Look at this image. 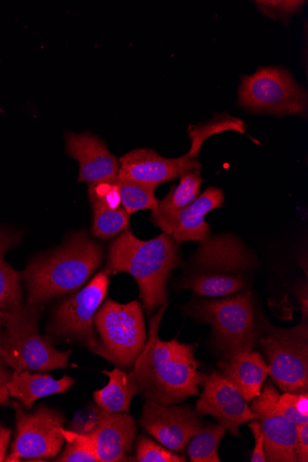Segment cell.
<instances>
[{
    "label": "cell",
    "instance_id": "cell-1",
    "mask_svg": "<svg viewBox=\"0 0 308 462\" xmlns=\"http://www.w3.org/2000/svg\"><path fill=\"white\" fill-rule=\"evenodd\" d=\"M167 304L162 306L149 323V337L136 359L134 372L139 392L147 400L163 405L183 402L200 396L207 374L200 371L197 345L181 343L178 338L164 342L158 330Z\"/></svg>",
    "mask_w": 308,
    "mask_h": 462
},
{
    "label": "cell",
    "instance_id": "cell-2",
    "mask_svg": "<svg viewBox=\"0 0 308 462\" xmlns=\"http://www.w3.org/2000/svg\"><path fill=\"white\" fill-rule=\"evenodd\" d=\"M180 250L166 234L143 241L126 231L109 246L106 272L108 275L127 273L140 289L148 313L166 303V283L173 271L180 267Z\"/></svg>",
    "mask_w": 308,
    "mask_h": 462
},
{
    "label": "cell",
    "instance_id": "cell-3",
    "mask_svg": "<svg viewBox=\"0 0 308 462\" xmlns=\"http://www.w3.org/2000/svg\"><path fill=\"white\" fill-rule=\"evenodd\" d=\"M104 249L85 232L73 235L63 245L33 260L23 273L28 304L42 305L82 286L100 267Z\"/></svg>",
    "mask_w": 308,
    "mask_h": 462
},
{
    "label": "cell",
    "instance_id": "cell-4",
    "mask_svg": "<svg viewBox=\"0 0 308 462\" xmlns=\"http://www.w3.org/2000/svg\"><path fill=\"white\" fill-rule=\"evenodd\" d=\"M42 305H18L5 311L0 358L14 371H51L69 365L71 351L61 352L38 331Z\"/></svg>",
    "mask_w": 308,
    "mask_h": 462
},
{
    "label": "cell",
    "instance_id": "cell-5",
    "mask_svg": "<svg viewBox=\"0 0 308 462\" xmlns=\"http://www.w3.org/2000/svg\"><path fill=\"white\" fill-rule=\"evenodd\" d=\"M185 312L212 327L215 341L226 358L252 351L258 339L250 288L222 300L194 299L185 307Z\"/></svg>",
    "mask_w": 308,
    "mask_h": 462
},
{
    "label": "cell",
    "instance_id": "cell-6",
    "mask_svg": "<svg viewBox=\"0 0 308 462\" xmlns=\"http://www.w3.org/2000/svg\"><path fill=\"white\" fill-rule=\"evenodd\" d=\"M94 324L101 338L98 356L119 368L134 366L147 342L141 304L138 301L120 304L107 300L98 310Z\"/></svg>",
    "mask_w": 308,
    "mask_h": 462
},
{
    "label": "cell",
    "instance_id": "cell-7",
    "mask_svg": "<svg viewBox=\"0 0 308 462\" xmlns=\"http://www.w3.org/2000/svg\"><path fill=\"white\" fill-rule=\"evenodd\" d=\"M259 347L268 359L272 381L284 393L308 392V327L306 320L290 328L268 324Z\"/></svg>",
    "mask_w": 308,
    "mask_h": 462
},
{
    "label": "cell",
    "instance_id": "cell-8",
    "mask_svg": "<svg viewBox=\"0 0 308 462\" xmlns=\"http://www.w3.org/2000/svg\"><path fill=\"white\" fill-rule=\"evenodd\" d=\"M238 97V105L253 113L301 116L307 113V93L282 68H260L242 77Z\"/></svg>",
    "mask_w": 308,
    "mask_h": 462
},
{
    "label": "cell",
    "instance_id": "cell-9",
    "mask_svg": "<svg viewBox=\"0 0 308 462\" xmlns=\"http://www.w3.org/2000/svg\"><path fill=\"white\" fill-rule=\"evenodd\" d=\"M108 286L109 275L102 271L83 289L63 300L54 313L51 331L75 339L98 355L100 342L96 336L94 319L107 295Z\"/></svg>",
    "mask_w": 308,
    "mask_h": 462
},
{
    "label": "cell",
    "instance_id": "cell-10",
    "mask_svg": "<svg viewBox=\"0 0 308 462\" xmlns=\"http://www.w3.org/2000/svg\"><path fill=\"white\" fill-rule=\"evenodd\" d=\"M16 436L11 454L5 461L14 462L22 458H55L61 452L65 438L64 415L45 405L33 412H26L15 403Z\"/></svg>",
    "mask_w": 308,
    "mask_h": 462
},
{
    "label": "cell",
    "instance_id": "cell-11",
    "mask_svg": "<svg viewBox=\"0 0 308 462\" xmlns=\"http://www.w3.org/2000/svg\"><path fill=\"white\" fill-rule=\"evenodd\" d=\"M280 395L267 384L249 407L260 423L266 462H297V425L279 413Z\"/></svg>",
    "mask_w": 308,
    "mask_h": 462
},
{
    "label": "cell",
    "instance_id": "cell-12",
    "mask_svg": "<svg viewBox=\"0 0 308 462\" xmlns=\"http://www.w3.org/2000/svg\"><path fill=\"white\" fill-rule=\"evenodd\" d=\"M199 416L190 406L163 405L147 401L140 424L163 447L183 453L191 439L203 428Z\"/></svg>",
    "mask_w": 308,
    "mask_h": 462
},
{
    "label": "cell",
    "instance_id": "cell-13",
    "mask_svg": "<svg viewBox=\"0 0 308 462\" xmlns=\"http://www.w3.org/2000/svg\"><path fill=\"white\" fill-rule=\"evenodd\" d=\"M117 179L135 181L153 189L182 175L201 171L198 157L189 152L180 158L160 156L150 149L131 151L119 160Z\"/></svg>",
    "mask_w": 308,
    "mask_h": 462
},
{
    "label": "cell",
    "instance_id": "cell-14",
    "mask_svg": "<svg viewBox=\"0 0 308 462\" xmlns=\"http://www.w3.org/2000/svg\"><path fill=\"white\" fill-rule=\"evenodd\" d=\"M222 189L210 187L188 207L179 211L154 208L151 221L177 243L201 242L210 236L206 216L224 206Z\"/></svg>",
    "mask_w": 308,
    "mask_h": 462
},
{
    "label": "cell",
    "instance_id": "cell-15",
    "mask_svg": "<svg viewBox=\"0 0 308 462\" xmlns=\"http://www.w3.org/2000/svg\"><path fill=\"white\" fill-rule=\"evenodd\" d=\"M204 389L197 402L199 415H211L231 435L240 437L239 428L257 415L238 390L217 370L207 374Z\"/></svg>",
    "mask_w": 308,
    "mask_h": 462
},
{
    "label": "cell",
    "instance_id": "cell-16",
    "mask_svg": "<svg viewBox=\"0 0 308 462\" xmlns=\"http://www.w3.org/2000/svg\"><path fill=\"white\" fill-rule=\"evenodd\" d=\"M191 263L196 274L245 276L254 261L238 239L216 236L201 242Z\"/></svg>",
    "mask_w": 308,
    "mask_h": 462
},
{
    "label": "cell",
    "instance_id": "cell-17",
    "mask_svg": "<svg viewBox=\"0 0 308 462\" xmlns=\"http://www.w3.org/2000/svg\"><path fill=\"white\" fill-rule=\"evenodd\" d=\"M65 140L67 153L79 164L78 182L91 184L117 179L119 161L98 137L90 133H68Z\"/></svg>",
    "mask_w": 308,
    "mask_h": 462
},
{
    "label": "cell",
    "instance_id": "cell-18",
    "mask_svg": "<svg viewBox=\"0 0 308 462\" xmlns=\"http://www.w3.org/2000/svg\"><path fill=\"white\" fill-rule=\"evenodd\" d=\"M137 434L134 417L127 412H107L97 429L83 435L99 462L127 461Z\"/></svg>",
    "mask_w": 308,
    "mask_h": 462
},
{
    "label": "cell",
    "instance_id": "cell-19",
    "mask_svg": "<svg viewBox=\"0 0 308 462\" xmlns=\"http://www.w3.org/2000/svg\"><path fill=\"white\" fill-rule=\"evenodd\" d=\"M221 374L242 394L247 402L257 397L270 374V367L257 352L246 351L219 363Z\"/></svg>",
    "mask_w": 308,
    "mask_h": 462
},
{
    "label": "cell",
    "instance_id": "cell-20",
    "mask_svg": "<svg viewBox=\"0 0 308 462\" xmlns=\"http://www.w3.org/2000/svg\"><path fill=\"white\" fill-rule=\"evenodd\" d=\"M75 381L64 375L56 380L47 374H31L30 371H14L8 383L10 396L22 402L27 410L41 399L67 393Z\"/></svg>",
    "mask_w": 308,
    "mask_h": 462
},
{
    "label": "cell",
    "instance_id": "cell-21",
    "mask_svg": "<svg viewBox=\"0 0 308 462\" xmlns=\"http://www.w3.org/2000/svg\"><path fill=\"white\" fill-rule=\"evenodd\" d=\"M103 373L109 377V383L94 393L96 403L110 413L127 412L132 399L139 392L135 372L126 373L116 367Z\"/></svg>",
    "mask_w": 308,
    "mask_h": 462
},
{
    "label": "cell",
    "instance_id": "cell-22",
    "mask_svg": "<svg viewBox=\"0 0 308 462\" xmlns=\"http://www.w3.org/2000/svg\"><path fill=\"white\" fill-rule=\"evenodd\" d=\"M15 232L0 229V310L5 311L22 302L20 273L5 259L6 252L20 239Z\"/></svg>",
    "mask_w": 308,
    "mask_h": 462
},
{
    "label": "cell",
    "instance_id": "cell-23",
    "mask_svg": "<svg viewBox=\"0 0 308 462\" xmlns=\"http://www.w3.org/2000/svg\"><path fill=\"white\" fill-rule=\"evenodd\" d=\"M247 287L244 275H205L192 273L181 283L180 289L191 290L203 298L219 299L235 295Z\"/></svg>",
    "mask_w": 308,
    "mask_h": 462
},
{
    "label": "cell",
    "instance_id": "cell-24",
    "mask_svg": "<svg viewBox=\"0 0 308 462\" xmlns=\"http://www.w3.org/2000/svg\"><path fill=\"white\" fill-rule=\"evenodd\" d=\"M227 430L222 425L210 426L194 436L189 442L188 454L192 462H221L218 448Z\"/></svg>",
    "mask_w": 308,
    "mask_h": 462
},
{
    "label": "cell",
    "instance_id": "cell-25",
    "mask_svg": "<svg viewBox=\"0 0 308 462\" xmlns=\"http://www.w3.org/2000/svg\"><path fill=\"white\" fill-rule=\"evenodd\" d=\"M121 205L125 211L131 216L144 209L154 211L159 204L154 190L151 187L129 180H117Z\"/></svg>",
    "mask_w": 308,
    "mask_h": 462
},
{
    "label": "cell",
    "instance_id": "cell-26",
    "mask_svg": "<svg viewBox=\"0 0 308 462\" xmlns=\"http://www.w3.org/2000/svg\"><path fill=\"white\" fill-rule=\"evenodd\" d=\"M202 182L200 171L182 175L180 185L173 188L163 199L159 200L156 208L179 211L188 207L199 198Z\"/></svg>",
    "mask_w": 308,
    "mask_h": 462
},
{
    "label": "cell",
    "instance_id": "cell-27",
    "mask_svg": "<svg viewBox=\"0 0 308 462\" xmlns=\"http://www.w3.org/2000/svg\"><path fill=\"white\" fill-rule=\"evenodd\" d=\"M129 217L123 208L94 209L93 234L102 239L113 237L128 227Z\"/></svg>",
    "mask_w": 308,
    "mask_h": 462
},
{
    "label": "cell",
    "instance_id": "cell-28",
    "mask_svg": "<svg viewBox=\"0 0 308 462\" xmlns=\"http://www.w3.org/2000/svg\"><path fill=\"white\" fill-rule=\"evenodd\" d=\"M67 446L55 461L59 462H99L97 455L88 445L83 435L62 430Z\"/></svg>",
    "mask_w": 308,
    "mask_h": 462
},
{
    "label": "cell",
    "instance_id": "cell-29",
    "mask_svg": "<svg viewBox=\"0 0 308 462\" xmlns=\"http://www.w3.org/2000/svg\"><path fill=\"white\" fill-rule=\"evenodd\" d=\"M135 461L139 462H186V457L160 446L142 435L136 443Z\"/></svg>",
    "mask_w": 308,
    "mask_h": 462
},
{
    "label": "cell",
    "instance_id": "cell-30",
    "mask_svg": "<svg viewBox=\"0 0 308 462\" xmlns=\"http://www.w3.org/2000/svg\"><path fill=\"white\" fill-rule=\"evenodd\" d=\"M117 180L89 184V191L88 193H89V199L93 209H117L121 208V199Z\"/></svg>",
    "mask_w": 308,
    "mask_h": 462
},
{
    "label": "cell",
    "instance_id": "cell-31",
    "mask_svg": "<svg viewBox=\"0 0 308 462\" xmlns=\"http://www.w3.org/2000/svg\"><path fill=\"white\" fill-rule=\"evenodd\" d=\"M244 125L238 119L229 117L227 120H219L201 129L193 128L191 130V139L192 141L190 154L198 157L199 152L204 141L212 134L228 130H235L244 133Z\"/></svg>",
    "mask_w": 308,
    "mask_h": 462
},
{
    "label": "cell",
    "instance_id": "cell-32",
    "mask_svg": "<svg viewBox=\"0 0 308 462\" xmlns=\"http://www.w3.org/2000/svg\"><path fill=\"white\" fill-rule=\"evenodd\" d=\"M107 413V411L97 403L88 405L75 413L68 430L79 435H89L97 429Z\"/></svg>",
    "mask_w": 308,
    "mask_h": 462
},
{
    "label": "cell",
    "instance_id": "cell-33",
    "mask_svg": "<svg viewBox=\"0 0 308 462\" xmlns=\"http://www.w3.org/2000/svg\"><path fill=\"white\" fill-rule=\"evenodd\" d=\"M304 2H256L261 12L276 21L278 19L287 23L292 15L300 12Z\"/></svg>",
    "mask_w": 308,
    "mask_h": 462
},
{
    "label": "cell",
    "instance_id": "cell-34",
    "mask_svg": "<svg viewBox=\"0 0 308 462\" xmlns=\"http://www.w3.org/2000/svg\"><path fill=\"white\" fill-rule=\"evenodd\" d=\"M278 411L290 422L299 426L308 424V417L299 414L292 405L288 393L280 395L278 402Z\"/></svg>",
    "mask_w": 308,
    "mask_h": 462
},
{
    "label": "cell",
    "instance_id": "cell-35",
    "mask_svg": "<svg viewBox=\"0 0 308 462\" xmlns=\"http://www.w3.org/2000/svg\"><path fill=\"white\" fill-rule=\"evenodd\" d=\"M248 427L251 430L255 438V448L250 458L251 462H266V454H264L263 448V436L261 432L260 423L257 419L252 420L248 422Z\"/></svg>",
    "mask_w": 308,
    "mask_h": 462
},
{
    "label": "cell",
    "instance_id": "cell-36",
    "mask_svg": "<svg viewBox=\"0 0 308 462\" xmlns=\"http://www.w3.org/2000/svg\"><path fill=\"white\" fill-rule=\"evenodd\" d=\"M308 461V424L297 426V462Z\"/></svg>",
    "mask_w": 308,
    "mask_h": 462
},
{
    "label": "cell",
    "instance_id": "cell-37",
    "mask_svg": "<svg viewBox=\"0 0 308 462\" xmlns=\"http://www.w3.org/2000/svg\"><path fill=\"white\" fill-rule=\"evenodd\" d=\"M11 376L12 374L6 370L5 362L0 358V406L8 405L10 403L8 383Z\"/></svg>",
    "mask_w": 308,
    "mask_h": 462
},
{
    "label": "cell",
    "instance_id": "cell-38",
    "mask_svg": "<svg viewBox=\"0 0 308 462\" xmlns=\"http://www.w3.org/2000/svg\"><path fill=\"white\" fill-rule=\"evenodd\" d=\"M11 435L12 431L10 429L0 426V462L5 461L6 458Z\"/></svg>",
    "mask_w": 308,
    "mask_h": 462
},
{
    "label": "cell",
    "instance_id": "cell-39",
    "mask_svg": "<svg viewBox=\"0 0 308 462\" xmlns=\"http://www.w3.org/2000/svg\"><path fill=\"white\" fill-rule=\"evenodd\" d=\"M5 311L0 310V334H2L4 323H5Z\"/></svg>",
    "mask_w": 308,
    "mask_h": 462
}]
</instances>
